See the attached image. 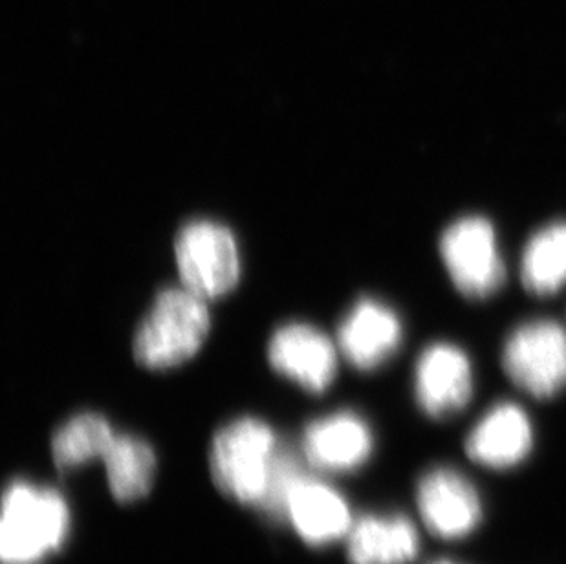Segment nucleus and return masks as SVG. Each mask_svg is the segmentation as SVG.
<instances>
[{"mask_svg":"<svg viewBox=\"0 0 566 564\" xmlns=\"http://www.w3.org/2000/svg\"><path fill=\"white\" fill-rule=\"evenodd\" d=\"M534 446L532 421L518 405L499 404L488 410L470 437L465 452L471 460L492 469L515 468Z\"/></svg>","mask_w":566,"mask_h":564,"instance_id":"nucleus-12","label":"nucleus"},{"mask_svg":"<svg viewBox=\"0 0 566 564\" xmlns=\"http://www.w3.org/2000/svg\"><path fill=\"white\" fill-rule=\"evenodd\" d=\"M415 395L426 415L437 420L457 415L473 395V368L465 352L449 343H434L420 354Z\"/></svg>","mask_w":566,"mask_h":564,"instance_id":"nucleus-9","label":"nucleus"},{"mask_svg":"<svg viewBox=\"0 0 566 564\" xmlns=\"http://www.w3.org/2000/svg\"><path fill=\"white\" fill-rule=\"evenodd\" d=\"M420 550L417 528L407 516L367 515L348 533L350 564H409Z\"/></svg>","mask_w":566,"mask_h":564,"instance_id":"nucleus-14","label":"nucleus"},{"mask_svg":"<svg viewBox=\"0 0 566 564\" xmlns=\"http://www.w3.org/2000/svg\"><path fill=\"white\" fill-rule=\"evenodd\" d=\"M211 328L206 299L186 286L166 288L139 323L134 357L147 368L178 367L191 359Z\"/></svg>","mask_w":566,"mask_h":564,"instance_id":"nucleus-2","label":"nucleus"},{"mask_svg":"<svg viewBox=\"0 0 566 564\" xmlns=\"http://www.w3.org/2000/svg\"><path fill=\"white\" fill-rule=\"evenodd\" d=\"M400 343V317L376 299H359L337 331L339 351L359 370L384 365Z\"/></svg>","mask_w":566,"mask_h":564,"instance_id":"nucleus-11","label":"nucleus"},{"mask_svg":"<svg viewBox=\"0 0 566 564\" xmlns=\"http://www.w3.org/2000/svg\"><path fill=\"white\" fill-rule=\"evenodd\" d=\"M440 255L465 297H490L506 281L495 229L482 217H465L449 226L440 239Z\"/></svg>","mask_w":566,"mask_h":564,"instance_id":"nucleus-6","label":"nucleus"},{"mask_svg":"<svg viewBox=\"0 0 566 564\" xmlns=\"http://www.w3.org/2000/svg\"><path fill=\"white\" fill-rule=\"evenodd\" d=\"M503 365L513 384L535 398L566 389V332L551 320L530 321L507 337Z\"/></svg>","mask_w":566,"mask_h":564,"instance_id":"nucleus-5","label":"nucleus"},{"mask_svg":"<svg viewBox=\"0 0 566 564\" xmlns=\"http://www.w3.org/2000/svg\"><path fill=\"white\" fill-rule=\"evenodd\" d=\"M70 533V508L60 491L13 480L2 499V564H41Z\"/></svg>","mask_w":566,"mask_h":564,"instance_id":"nucleus-1","label":"nucleus"},{"mask_svg":"<svg viewBox=\"0 0 566 564\" xmlns=\"http://www.w3.org/2000/svg\"><path fill=\"white\" fill-rule=\"evenodd\" d=\"M268 359L279 374L314 395L325 393L336 379V345L308 323L277 328L268 345Z\"/></svg>","mask_w":566,"mask_h":564,"instance_id":"nucleus-8","label":"nucleus"},{"mask_svg":"<svg viewBox=\"0 0 566 564\" xmlns=\"http://www.w3.org/2000/svg\"><path fill=\"white\" fill-rule=\"evenodd\" d=\"M113 427L96 412H81L70 418L52 438V457L61 471L77 469L107 455L114 442Z\"/></svg>","mask_w":566,"mask_h":564,"instance_id":"nucleus-17","label":"nucleus"},{"mask_svg":"<svg viewBox=\"0 0 566 564\" xmlns=\"http://www.w3.org/2000/svg\"><path fill=\"white\" fill-rule=\"evenodd\" d=\"M272 427L256 418H239L222 427L211 443L209 466L214 484L231 501L261 506L277 460Z\"/></svg>","mask_w":566,"mask_h":564,"instance_id":"nucleus-3","label":"nucleus"},{"mask_svg":"<svg viewBox=\"0 0 566 564\" xmlns=\"http://www.w3.org/2000/svg\"><path fill=\"white\" fill-rule=\"evenodd\" d=\"M108 488L124 504L139 501L155 482L156 455L149 443L133 435H118L103 457Z\"/></svg>","mask_w":566,"mask_h":564,"instance_id":"nucleus-15","label":"nucleus"},{"mask_svg":"<svg viewBox=\"0 0 566 564\" xmlns=\"http://www.w3.org/2000/svg\"><path fill=\"white\" fill-rule=\"evenodd\" d=\"M417 504L423 524L440 539L468 537L481 524V497L457 469L434 468L423 474Z\"/></svg>","mask_w":566,"mask_h":564,"instance_id":"nucleus-7","label":"nucleus"},{"mask_svg":"<svg viewBox=\"0 0 566 564\" xmlns=\"http://www.w3.org/2000/svg\"><path fill=\"white\" fill-rule=\"evenodd\" d=\"M433 564H454V563H449V561H439V563H433Z\"/></svg>","mask_w":566,"mask_h":564,"instance_id":"nucleus-19","label":"nucleus"},{"mask_svg":"<svg viewBox=\"0 0 566 564\" xmlns=\"http://www.w3.org/2000/svg\"><path fill=\"white\" fill-rule=\"evenodd\" d=\"M286 521L311 546H326L353 530L348 504L331 485L303 477L286 508Z\"/></svg>","mask_w":566,"mask_h":564,"instance_id":"nucleus-13","label":"nucleus"},{"mask_svg":"<svg viewBox=\"0 0 566 564\" xmlns=\"http://www.w3.org/2000/svg\"><path fill=\"white\" fill-rule=\"evenodd\" d=\"M305 477L303 466L297 455L286 446L279 449L277 460L273 466L272 479L268 485L266 497L262 501L261 510L273 521H286V508L295 485Z\"/></svg>","mask_w":566,"mask_h":564,"instance_id":"nucleus-18","label":"nucleus"},{"mask_svg":"<svg viewBox=\"0 0 566 564\" xmlns=\"http://www.w3.org/2000/svg\"><path fill=\"white\" fill-rule=\"evenodd\" d=\"M182 286L200 297H222L241 278V255L235 234L214 220H191L175 242Z\"/></svg>","mask_w":566,"mask_h":564,"instance_id":"nucleus-4","label":"nucleus"},{"mask_svg":"<svg viewBox=\"0 0 566 564\" xmlns=\"http://www.w3.org/2000/svg\"><path fill=\"white\" fill-rule=\"evenodd\" d=\"M375 437L369 424L350 410L312 421L303 437L306 460L321 471H354L369 460Z\"/></svg>","mask_w":566,"mask_h":564,"instance_id":"nucleus-10","label":"nucleus"},{"mask_svg":"<svg viewBox=\"0 0 566 564\" xmlns=\"http://www.w3.org/2000/svg\"><path fill=\"white\" fill-rule=\"evenodd\" d=\"M521 279L526 290L551 295L566 284V222L539 229L528 240L521 259Z\"/></svg>","mask_w":566,"mask_h":564,"instance_id":"nucleus-16","label":"nucleus"}]
</instances>
